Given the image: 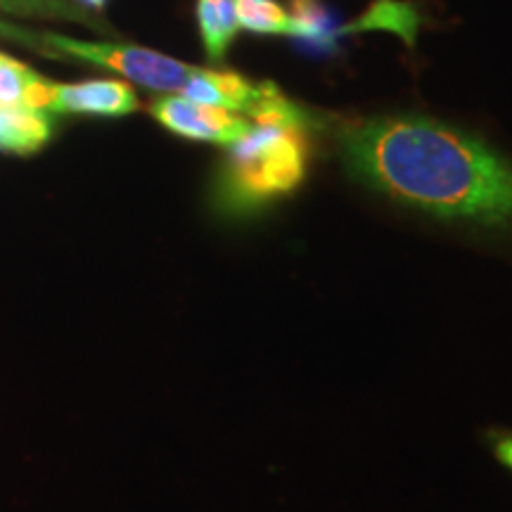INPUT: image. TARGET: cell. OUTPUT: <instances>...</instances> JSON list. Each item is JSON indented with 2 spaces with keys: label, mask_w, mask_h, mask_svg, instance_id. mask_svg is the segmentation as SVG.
<instances>
[{
  "label": "cell",
  "mask_w": 512,
  "mask_h": 512,
  "mask_svg": "<svg viewBox=\"0 0 512 512\" xmlns=\"http://www.w3.org/2000/svg\"><path fill=\"white\" fill-rule=\"evenodd\" d=\"M311 128L249 126L228 145L214 183V202L230 216L252 214L287 197L309 174Z\"/></svg>",
  "instance_id": "2"
},
{
  "label": "cell",
  "mask_w": 512,
  "mask_h": 512,
  "mask_svg": "<svg viewBox=\"0 0 512 512\" xmlns=\"http://www.w3.org/2000/svg\"><path fill=\"white\" fill-rule=\"evenodd\" d=\"M392 29L396 34L406 36L411 41V36L415 34V27H418V15L411 12L406 3H394V0H380V3L373 5V10L368 12L361 22H356L354 27H339V36H344L347 31L354 29Z\"/></svg>",
  "instance_id": "12"
},
{
  "label": "cell",
  "mask_w": 512,
  "mask_h": 512,
  "mask_svg": "<svg viewBox=\"0 0 512 512\" xmlns=\"http://www.w3.org/2000/svg\"><path fill=\"white\" fill-rule=\"evenodd\" d=\"M494 441V453L496 458L501 460V463L512 470V432H501V434H494L491 437Z\"/></svg>",
  "instance_id": "14"
},
{
  "label": "cell",
  "mask_w": 512,
  "mask_h": 512,
  "mask_svg": "<svg viewBox=\"0 0 512 512\" xmlns=\"http://www.w3.org/2000/svg\"><path fill=\"white\" fill-rule=\"evenodd\" d=\"M53 136L48 114L27 107H0V150L15 155H31L41 150Z\"/></svg>",
  "instance_id": "7"
},
{
  "label": "cell",
  "mask_w": 512,
  "mask_h": 512,
  "mask_svg": "<svg viewBox=\"0 0 512 512\" xmlns=\"http://www.w3.org/2000/svg\"><path fill=\"white\" fill-rule=\"evenodd\" d=\"M0 10L17 17L67 19V22H79L83 27L105 29L98 19H93L86 10L69 3V0H0Z\"/></svg>",
  "instance_id": "11"
},
{
  "label": "cell",
  "mask_w": 512,
  "mask_h": 512,
  "mask_svg": "<svg viewBox=\"0 0 512 512\" xmlns=\"http://www.w3.org/2000/svg\"><path fill=\"white\" fill-rule=\"evenodd\" d=\"M339 150L349 174L389 200L512 238V162L484 140L401 114L349 124Z\"/></svg>",
  "instance_id": "1"
},
{
  "label": "cell",
  "mask_w": 512,
  "mask_h": 512,
  "mask_svg": "<svg viewBox=\"0 0 512 512\" xmlns=\"http://www.w3.org/2000/svg\"><path fill=\"white\" fill-rule=\"evenodd\" d=\"M150 114L176 136L204 143L230 145L249 131V121L223 107L202 105L185 95H164L150 105Z\"/></svg>",
  "instance_id": "5"
},
{
  "label": "cell",
  "mask_w": 512,
  "mask_h": 512,
  "mask_svg": "<svg viewBox=\"0 0 512 512\" xmlns=\"http://www.w3.org/2000/svg\"><path fill=\"white\" fill-rule=\"evenodd\" d=\"M34 69L0 53V107H24V93Z\"/></svg>",
  "instance_id": "13"
},
{
  "label": "cell",
  "mask_w": 512,
  "mask_h": 512,
  "mask_svg": "<svg viewBox=\"0 0 512 512\" xmlns=\"http://www.w3.org/2000/svg\"><path fill=\"white\" fill-rule=\"evenodd\" d=\"M81 3H86L88 8H93V10H102V8H105L107 0H81Z\"/></svg>",
  "instance_id": "15"
},
{
  "label": "cell",
  "mask_w": 512,
  "mask_h": 512,
  "mask_svg": "<svg viewBox=\"0 0 512 512\" xmlns=\"http://www.w3.org/2000/svg\"><path fill=\"white\" fill-rule=\"evenodd\" d=\"M183 95L188 100L202 102V105L223 107L230 112H247L259 95V86L235 72H214V69L200 67V72L192 76Z\"/></svg>",
  "instance_id": "6"
},
{
  "label": "cell",
  "mask_w": 512,
  "mask_h": 512,
  "mask_svg": "<svg viewBox=\"0 0 512 512\" xmlns=\"http://www.w3.org/2000/svg\"><path fill=\"white\" fill-rule=\"evenodd\" d=\"M38 38L48 57H72V60L98 64V67L126 76L147 91L185 93L192 76L200 72V67L178 62L157 50L126 46V43L76 41L60 34H38Z\"/></svg>",
  "instance_id": "3"
},
{
  "label": "cell",
  "mask_w": 512,
  "mask_h": 512,
  "mask_svg": "<svg viewBox=\"0 0 512 512\" xmlns=\"http://www.w3.org/2000/svg\"><path fill=\"white\" fill-rule=\"evenodd\" d=\"M197 22L211 62H221L240 31L235 0H197Z\"/></svg>",
  "instance_id": "8"
},
{
  "label": "cell",
  "mask_w": 512,
  "mask_h": 512,
  "mask_svg": "<svg viewBox=\"0 0 512 512\" xmlns=\"http://www.w3.org/2000/svg\"><path fill=\"white\" fill-rule=\"evenodd\" d=\"M240 29L254 31V34H278L294 36V24L278 0H235Z\"/></svg>",
  "instance_id": "10"
},
{
  "label": "cell",
  "mask_w": 512,
  "mask_h": 512,
  "mask_svg": "<svg viewBox=\"0 0 512 512\" xmlns=\"http://www.w3.org/2000/svg\"><path fill=\"white\" fill-rule=\"evenodd\" d=\"M138 95L124 81L98 79L57 83L34 72L24 107L43 114H93V117H126L138 110Z\"/></svg>",
  "instance_id": "4"
},
{
  "label": "cell",
  "mask_w": 512,
  "mask_h": 512,
  "mask_svg": "<svg viewBox=\"0 0 512 512\" xmlns=\"http://www.w3.org/2000/svg\"><path fill=\"white\" fill-rule=\"evenodd\" d=\"M294 38H302L311 48L330 50L339 38V27L323 0H287Z\"/></svg>",
  "instance_id": "9"
}]
</instances>
